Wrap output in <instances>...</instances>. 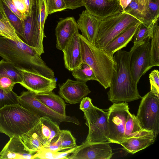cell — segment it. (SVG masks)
<instances>
[{"label": "cell", "mask_w": 159, "mask_h": 159, "mask_svg": "<svg viewBox=\"0 0 159 159\" xmlns=\"http://www.w3.org/2000/svg\"><path fill=\"white\" fill-rule=\"evenodd\" d=\"M0 56L20 70L55 78L53 71L47 66L36 50L22 41L0 36Z\"/></svg>", "instance_id": "1"}, {"label": "cell", "mask_w": 159, "mask_h": 159, "mask_svg": "<svg viewBox=\"0 0 159 159\" xmlns=\"http://www.w3.org/2000/svg\"><path fill=\"white\" fill-rule=\"evenodd\" d=\"M133 50L132 47L129 51L120 49L113 56L115 70L107 93L109 100L113 103L130 102L142 98L130 69Z\"/></svg>", "instance_id": "2"}, {"label": "cell", "mask_w": 159, "mask_h": 159, "mask_svg": "<svg viewBox=\"0 0 159 159\" xmlns=\"http://www.w3.org/2000/svg\"><path fill=\"white\" fill-rule=\"evenodd\" d=\"M82 62L93 69L97 81L105 89L109 88L115 70L113 57L99 49L80 34Z\"/></svg>", "instance_id": "3"}, {"label": "cell", "mask_w": 159, "mask_h": 159, "mask_svg": "<svg viewBox=\"0 0 159 159\" xmlns=\"http://www.w3.org/2000/svg\"><path fill=\"white\" fill-rule=\"evenodd\" d=\"M40 117L19 103L5 105L0 109V133L10 138L20 137L34 126Z\"/></svg>", "instance_id": "4"}, {"label": "cell", "mask_w": 159, "mask_h": 159, "mask_svg": "<svg viewBox=\"0 0 159 159\" xmlns=\"http://www.w3.org/2000/svg\"><path fill=\"white\" fill-rule=\"evenodd\" d=\"M139 21L133 16L124 11L101 20L95 46L102 49L126 29Z\"/></svg>", "instance_id": "5"}, {"label": "cell", "mask_w": 159, "mask_h": 159, "mask_svg": "<svg viewBox=\"0 0 159 159\" xmlns=\"http://www.w3.org/2000/svg\"><path fill=\"white\" fill-rule=\"evenodd\" d=\"M83 112L85 124L89 129L88 135L84 142L109 143L107 112L104 111L93 104L89 108Z\"/></svg>", "instance_id": "6"}, {"label": "cell", "mask_w": 159, "mask_h": 159, "mask_svg": "<svg viewBox=\"0 0 159 159\" xmlns=\"http://www.w3.org/2000/svg\"><path fill=\"white\" fill-rule=\"evenodd\" d=\"M159 97L150 91L142 98L137 116L141 126L152 132L156 139L159 132Z\"/></svg>", "instance_id": "7"}, {"label": "cell", "mask_w": 159, "mask_h": 159, "mask_svg": "<svg viewBox=\"0 0 159 159\" xmlns=\"http://www.w3.org/2000/svg\"><path fill=\"white\" fill-rule=\"evenodd\" d=\"M127 102L113 103L107 110L109 143L120 144L124 140L125 123L130 112Z\"/></svg>", "instance_id": "8"}, {"label": "cell", "mask_w": 159, "mask_h": 159, "mask_svg": "<svg viewBox=\"0 0 159 159\" xmlns=\"http://www.w3.org/2000/svg\"><path fill=\"white\" fill-rule=\"evenodd\" d=\"M18 98L19 104L21 106L40 117H49L59 125L63 122H70L77 125L80 124L76 117L61 115L49 108L37 99L34 96V93L30 91L23 92Z\"/></svg>", "instance_id": "9"}, {"label": "cell", "mask_w": 159, "mask_h": 159, "mask_svg": "<svg viewBox=\"0 0 159 159\" xmlns=\"http://www.w3.org/2000/svg\"><path fill=\"white\" fill-rule=\"evenodd\" d=\"M150 40L139 44H134L130 62V69L138 84L141 77L151 68L150 66Z\"/></svg>", "instance_id": "10"}, {"label": "cell", "mask_w": 159, "mask_h": 159, "mask_svg": "<svg viewBox=\"0 0 159 159\" xmlns=\"http://www.w3.org/2000/svg\"><path fill=\"white\" fill-rule=\"evenodd\" d=\"M113 154L109 143L84 142L71 154L68 159H110Z\"/></svg>", "instance_id": "11"}, {"label": "cell", "mask_w": 159, "mask_h": 159, "mask_svg": "<svg viewBox=\"0 0 159 159\" xmlns=\"http://www.w3.org/2000/svg\"><path fill=\"white\" fill-rule=\"evenodd\" d=\"M20 70L22 77L20 84L29 91L37 94L48 93L56 88L55 78H50L31 71Z\"/></svg>", "instance_id": "12"}, {"label": "cell", "mask_w": 159, "mask_h": 159, "mask_svg": "<svg viewBox=\"0 0 159 159\" xmlns=\"http://www.w3.org/2000/svg\"><path fill=\"white\" fill-rule=\"evenodd\" d=\"M86 10L101 20L124 11L118 0H82Z\"/></svg>", "instance_id": "13"}, {"label": "cell", "mask_w": 159, "mask_h": 159, "mask_svg": "<svg viewBox=\"0 0 159 159\" xmlns=\"http://www.w3.org/2000/svg\"><path fill=\"white\" fill-rule=\"evenodd\" d=\"M90 92L86 82L68 79L60 86L58 93L66 102L75 104L80 103Z\"/></svg>", "instance_id": "14"}, {"label": "cell", "mask_w": 159, "mask_h": 159, "mask_svg": "<svg viewBox=\"0 0 159 159\" xmlns=\"http://www.w3.org/2000/svg\"><path fill=\"white\" fill-rule=\"evenodd\" d=\"M33 128L44 148L58 138L61 130L57 122L46 116L40 117Z\"/></svg>", "instance_id": "15"}, {"label": "cell", "mask_w": 159, "mask_h": 159, "mask_svg": "<svg viewBox=\"0 0 159 159\" xmlns=\"http://www.w3.org/2000/svg\"><path fill=\"white\" fill-rule=\"evenodd\" d=\"M80 34L79 30L75 32L62 51L65 67L70 71L82 62Z\"/></svg>", "instance_id": "16"}, {"label": "cell", "mask_w": 159, "mask_h": 159, "mask_svg": "<svg viewBox=\"0 0 159 159\" xmlns=\"http://www.w3.org/2000/svg\"><path fill=\"white\" fill-rule=\"evenodd\" d=\"M101 20L85 10L80 14L77 21L81 35L94 46Z\"/></svg>", "instance_id": "17"}, {"label": "cell", "mask_w": 159, "mask_h": 159, "mask_svg": "<svg viewBox=\"0 0 159 159\" xmlns=\"http://www.w3.org/2000/svg\"><path fill=\"white\" fill-rule=\"evenodd\" d=\"M79 30L77 23L74 17L60 20L55 29L57 48L62 51L74 33Z\"/></svg>", "instance_id": "18"}, {"label": "cell", "mask_w": 159, "mask_h": 159, "mask_svg": "<svg viewBox=\"0 0 159 159\" xmlns=\"http://www.w3.org/2000/svg\"><path fill=\"white\" fill-rule=\"evenodd\" d=\"M34 154L25 150L20 137L13 136L0 152V159H34Z\"/></svg>", "instance_id": "19"}, {"label": "cell", "mask_w": 159, "mask_h": 159, "mask_svg": "<svg viewBox=\"0 0 159 159\" xmlns=\"http://www.w3.org/2000/svg\"><path fill=\"white\" fill-rule=\"evenodd\" d=\"M36 17L35 30L36 50L41 55L44 53L43 45L45 21L48 15L46 9L45 0H36Z\"/></svg>", "instance_id": "20"}, {"label": "cell", "mask_w": 159, "mask_h": 159, "mask_svg": "<svg viewBox=\"0 0 159 159\" xmlns=\"http://www.w3.org/2000/svg\"><path fill=\"white\" fill-rule=\"evenodd\" d=\"M141 23L139 21L129 27L110 41L102 50L113 57L115 52L126 47L132 40Z\"/></svg>", "instance_id": "21"}, {"label": "cell", "mask_w": 159, "mask_h": 159, "mask_svg": "<svg viewBox=\"0 0 159 159\" xmlns=\"http://www.w3.org/2000/svg\"><path fill=\"white\" fill-rule=\"evenodd\" d=\"M124 12L133 16L143 23L150 24L158 20L153 19L148 10L147 0H132Z\"/></svg>", "instance_id": "22"}, {"label": "cell", "mask_w": 159, "mask_h": 159, "mask_svg": "<svg viewBox=\"0 0 159 159\" xmlns=\"http://www.w3.org/2000/svg\"><path fill=\"white\" fill-rule=\"evenodd\" d=\"M36 0L30 15L23 19V36L22 41L36 49L35 30L36 17Z\"/></svg>", "instance_id": "23"}, {"label": "cell", "mask_w": 159, "mask_h": 159, "mask_svg": "<svg viewBox=\"0 0 159 159\" xmlns=\"http://www.w3.org/2000/svg\"><path fill=\"white\" fill-rule=\"evenodd\" d=\"M152 133L126 139L120 144L128 152L134 154L148 147L154 143Z\"/></svg>", "instance_id": "24"}, {"label": "cell", "mask_w": 159, "mask_h": 159, "mask_svg": "<svg viewBox=\"0 0 159 159\" xmlns=\"http://www.w3.org/2000/svg\"><path fill=\"white\" fill-rule=\"evenodd\" d=\"M35 97L47 107L55 112L63 115H66V104L60 96L52 91L47 93L36 94Z\"/></svg>", "instance_id": "25"}, {"label": "cell", "mask_w": 159, "mask_h": 159, "mask_svg": "<svg viewBox=\"0 0 159 159\" xmlns=\"http://www.w3.org/2000/svg\"><path fill=\"white\" fill-rule=\"evenodd\" d=\"M151 133H152L143 129L141 126L136 116L129 113L125 124L124 140Z\"/></svg>", "instance_id": "26"}, {"label": "cell", "mask_w": 159, "mask_h": 159, "mask_svg": "<svg viewBox=\"0 0 159 159\" xmlns=\"http://www.w3.org/2000/svg\"><path fill=\"white\" fill-rule=\"evenodd\" d=\"M0 10L3 16L7 17L13 26L18 37L21 40L23 36L22 20L11 11L3 0H0Z\"/></svg>", "instance_id": "27"}, {"label": "cell", "mask_w": 159, "mask_h": 159, "mask_svg": "<svg viewBox=\"0 0 159 159\" xmlns=\"http://www.w3.org/2000/svg\"><path fill=\"white\" fill-rule=\"evenodd\" d=\"M157 21H153L150 24L141 23L133 37L134 44H139L151 39L155 25Z\"/></svg>", "instance_id": "28"}, {"label": "cell", "mask_w": 159, "mask_h": 159, "mask_svg": "<svg viewBox=\"0 0 159 159\" xmlns=\"http://www.w3.org/2000/svg\"><path fill=\"white\" fill-rule=\"evenodd\" d=\"M159 26L157 22L154 27L153 36L150 42V54L152 68L159 66Z\"/></svg>", "instance_id": "29"}, {"label": "cell", "mask_w": 159, "mask_h": 159, "mask_svg": "<svg viewBox=\"0 0 159 159\" xmlns=\"http://www.w3.org/2000/svg\"><path fill=\"white\" fill-rule=\"evenodd\" d=\"M71 71L72 75L77 80L86 82L90 80L97 81L93 69L85 63L82 62Z\"/></svg>", "instance_id": "30"}, {"label": "cell", "mask_w": 159, "mask_h": 159, "mask_svg": "<svg viewBox=\"0 0 159 159\" xmlns=\"http://www.w3.org/2000/svg\"><path fill=\"white\" fill-rule=\"evenodd\" d=\"M7 76L12 79L16 84L22 81L20 70L11 63L3 59L0 61V76Z\"/></svg>", "instance_id": "31"}, {"label": "cell", "mask_w": 159, "mask_h": 159, "mask_svg": "<svg viewBox=\"0 0 159 159\" xmlns=\"http://www.w3.org/2000/svg\"><path fill=\"white\" fill-rule=\"evenodd\" d=\"M55 142L62 151L77 145L75 138L70 131L67 130H60L59 136Z\"/></svg>", "instance_id": "32"}, {"label": "cell", "mask_w": 159, "mask_h": 159, "mask_svg": "<svg viewBox=\"0 0 159 159\" xmlns=\"http://www.w3.org/2000/svg\"><path fill=\"white\" fill-rule=\"evenodd\" d=\"M5 17L4 19H0V36L16 41H22L13 26Z\"/></svg>", "instance_id": "33"}, {"label": "cell", "mask_w": 159, "mask_h": 159, "mask_svg": "<svg viewBox=\"0 0 159 159\" xmlns=\"http://www.w3.org/2000/svg\"><path fill=\"white\" fill-rule=\"evenodd\" d=\"M23 17L30 15L36 0H11Z\"/></svg>", "instance_id": "34"}, {"label": "cell", "mask_w": 159, "mask_h": 159, "mask_svg": "<svg viewBox=\"0 0 159 159\" xmlns=\"http://www.w3.org/2000/svg\"><path fill=\"white\" fill-rule=\"evenodd\" d=\"M18 98L12 90L7 92L0 88V109L5 105L19 103Z\"/></svg>", "instance_id": "35"}, {"label": "cell", "mask_w": 159, "mask_h": 159, "mask_svg": "<svg viewBox=\"0 0 159 159\" xmlns=\"http://www.w3.org/2000/svg\"><path fill=\"white\" fill-rule=\"evenodd\" d=\"M45 2L48 15L66 9L63 0H45Z\"/></svg>", "instance_id": "36"}, {"label": "cell", "mask_w": 159, "mask_h": 159, "mask_svg": "<svg viewBox=\"0 0 159 159\" xmlns=\"http://www.w3.org/2000/svg\"><path fill=\"white\" fill-rule=\"evenodd\" d=\"M150 91L159 97V72L157 69L153 70L149 74Z\"/></svg>", "instance_id": "37"}, {"label": "cell", "mask_w": 159, "mask_h": 159, "mask_svg": "<svg viewBox=\"0 0 159 159\" xmlns=\"http://www.w3.org/2000/svg\"><path fill=\"white\" fill-rule=\"evenodd\" d=\"M57 152L43 148L34 155V159H57Z\"/></svg>", "instance_id": "38"}, {"label": "cell", "mask_w": 159, "mask_h": 159, "mask_svg": "<svg viewBox=\"0 0 159 159\" xmlns=\"http://www.w3.org/2000/svg\"><path fill=\"white\" fill-rule=\"evenodd\" d=\"M148 10L153 19L158 20L159 17V0H147Z\"/></svg>", "instance_id": "39"}, {"label": "cell", "mask_w": 159, "mask_h": 159, "mask_svg": "<svg viewBox=\"0 0 159 159\" xmlns=\"http://www.w3.org/2000/svg\"><path fill=\"white\" fill-rule=\"evenodd\" d=\"M16 84L15 81L9 77L0 76V88L6 92L12 91Z\"/></svg>", "instance_id": "40"}, {"label": "cell", "mask_w": 159, "mask_h": 159, "mask_svg": "<svg viewBox=\"0 0 159 159\" xmlns=\"http://www.w3.org/2000/svg\"><path fill=\"white\" fill-rule=\"evenodd\" d=\"M66 9L74 10L83 6L82 0H63Z\"/></svg>", "instance_id": "41"}, {"label": "cell", "mask_w": 159, "mask_h": 159, "mask_svg": "<svg viewBox=\"0 0 159 159\" xmlns=\"http://www.w3.org/2000/svg\"><path fill=\"white\" fill-rule=\"evenodd\" d=\"M80 103V109L83 111L88 109L93 104L92 99L88 97L83 98Z\"/></svg>", "instance_id": "42"}, {"label": "cell", "mask_w": 159, "mask_h": 159, "mask_svg": "<svg viewBox=\"0 0 159 159\" xmlns=\"http://www.w3.org/2000/svg\"><path fill=\"white\" fill-rule=\"evenodd\" d=\"M9 8L21 20H23V17L18 10L11 0H3Z\"/></svg>", "instance_id": "43"}, {"label": "cell", "mask_w": 159, "mask_h": 159, "mask_svg": "<svg viewBox=\"0 0 159 159\" xmlns=\"http://www.w3.org/2000/svg\"><path fill=\"white\" fill-rule=\"evenodd\" d=\"M132 0H118L120 5L124 11Z\"/></svg>", "instance_id": "44"}, {"label": "cell", "mask_w": 159, "mask_h": 159, "mask_svg": "<svg viewBox=\"0 0 159 159\" xmlns=\"http://www.w3.org/2000/svg\"><path fill=\"white\" fill-rule=\"evenodd\" d=\"M5 16H3L0 10V19H3L5 18Z\"/></svg>", "instance_id": "45"}]
</instances>
